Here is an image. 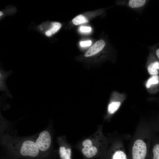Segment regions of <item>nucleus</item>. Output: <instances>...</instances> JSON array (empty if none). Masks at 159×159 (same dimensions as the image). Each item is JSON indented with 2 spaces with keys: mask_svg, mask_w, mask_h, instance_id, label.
Wrapping results in <instances>:
<instances>
[{
  "mask_svg": "<svg viewBox=\"0 0 159 159\" xmlns=\"http://www.w3.org/2000/svg\"><path fill=\"white\" fill-rule=\"evenodd\" d=\"M19 152L22 156L34 158L38 155L40 151L34 141L28 140L22 142Z\"/></svg>",
  "mask_w": 159,
  "mask_h": 159,
  "instance_id": "nucleus-1",
  "label": "nucleus"
},
{
  "mask_svg": "<svg viewBox=\"0 0 159 159\" xmlns=\"http://www.w3.org/2000/svg\"><path fill=\"white\" fill-rule=\"evenodd\" d=\"M40 151L45 152L50 148L51 143V138L49 132L44 130L41 132L34 141Z\"/></svg>",
  "mask_w": 159,
  "mask_h": 159,
  "instance_id": "nucleus-2",
  "label": "nucleus"
},
{
  "mask_svg": "<svg viewBox=\"0 0 159 159\" xmlns=\"http://www.w3.org/2000/svg\"><path fill=\"white\" fill-rule=\"evenodd\" d=\"M146 153L147 147L145 143L141 140H137L132 148V159H144Z\"/></svg>",
  "mask_w": 159,
  "mask_h": 159,
  "instance_id": "nucleus-3",
  "label": "nucleus"
},
{
  "mask_svg": "<svg viewBox=\"0 0 159 159\" xmlns=\"http://www.w3.org/2000/svg\"><path fill=\"white\" fill-rule=\"evenodd\" d=\"M149 1L147 0H120L117 1V4L139 11H141L144 8Z\"/></svg>",
  "mask_w": 159,
  "mask_h": 159,
  "instance_id": "nucleus-4",
  "label": "nucleus"
},
{
  "mask_svg": "<svg viewBox=\"0 0 159 159\" xmlns=\"http://www.w3.org/2000/svg\"><path fill=\"white\" fill-rule=\"evenodd\" d=\"M13 72L12 70L5 72L1 68L0 70V90L6 93V95L11 98L13 97L6 85V80L7 78Z\"/></svg>",
  "mask_w": 159,
  "mask_h": 159,
  "instance_id": "nucleus-5",
  "label": "nucleus"
},
{
  "mask_svg": "<svg viewBox=\"0 0 159 159\" xmlns=\"http://www.w3.org/2000/svg\"><path fill=\"white\" fill-rule=\"evenodd\" d=\"M106 44V42L103 39H101L97 41L86 51L84 56L87 57L95 55L102 51L105 47Z\"/></svg>",
  "mask_w": 159,
  "mask_h": 159,
  "instance_id": "nucleus-6",
  "label": "nucleus"
},
{
  "mask_svg": "<svg viewBox=\"0 0 159 159\" xmlns=\"http://www.w3.org/2000/svg\"><path fill=\"white\" fill-rule=\"evenodd\" d=\"M111 100L108 105L107 112L110 115L114 113L118 109L121 105V102L115 100L113 94L112 95Z\"/></svg>",
  "mask_w": 159,
  "mask_h": 159,
  "instance_id": "nucleus-7",
  "label": "nucleus"
},
{
  "mask_svg": "<svg viewBox=\"0 0 159 159\" xmlns=\"http://www.w3.org/2000/svg\"><path fill=\"white\" fill-rule=\"evenodd\" d=\"M98 149L94 144L87 148L83 147L82 149V152L83 155L87 158H92L97 154Z\"/></svg>",
  "mask_w": 159,
  "mask_h": 159,
  "instance_id": "nucleus-8",
  "label": "nucleus"
},
{
  "mask_svg": "<svg viewBox=\"0 0 159 159\" xmlns=\"http://www.w3.org/2000/svg\"><path fill=\"white\" fill-rule=\"evenodd\" d=\"M147 70L150 74L157 75L159 70V61L155 60L150 62L148 65Z\"/></svg>",
  "mask_w": 159,
  "mask_h": 159,
  "instance_id": "nucleus-9",
  "label": "nucleus"
},
{
  "mask_svg": "<svg viewBox=\"0 0 159 159\" xmlns=\"http://www.w3.org/2000/svg\"><path fill=\"white\" fill-rule=\"evenodd\" d=\"M71 150L69 148L61 146L59 148V153L61 159H71Z\"/></svg>",
  "mask_w": 159,
  "mask_h": 159,
  "instance_id": "nucleus-10",
  "label": "nucleus"
},
{
  "mask_svg": "<svg viewBox=\"0 0 159 159\" xmlns=\"http://www.w3.org/2000/svg\"><path fill=\"white\" fill-rule=\"evenodd\" d=\"M52 26L47 31L46 35L48 37H50L53 34L57 32L61 27V24L58 22H54L52 23Z\"/></svg>",
  "mask_w": 159,
  "mask_h": 159,
  "instance_id": "nucleus-11",
  "label": "nucleus"
},
{
  "mask_svg": "<svg viewBox=\"0 0 159 159\" xmlns=\"http://www.w3.org/2000/svg\"><path fill=\"white\" fill-rule=\"evenodd\" d=\"M159 82V77L158 75H152L147 81L146 87L149 88L153 85L158 84Z\"/></svg>",
  "mask_w": 159,
  "mask_h": 159,
  "instance_id": "nucleus-12",
  "label": "nucleus"
},
{
  "mask_svg": "<svg viewBox=\"0 0 159 159\" xmlns=\"http://www.w3.org/2000/svg\"><path fill=\"white\" fill-rule=\"evenodd\" d=\"M73 23L75 25H78L87 22L88 21L87 19L83 15H79L72 20Z\"/></svg>",
  "mask_w": 159,
  "mask_h": 159,
  "instance_id": "nucleus-13",
  "label": "nucleus"
},
{
  "mask_svg": "<svg viewBox=\"0 0 159 159\" xmlns=\"http://www.w3.org/2000/svg\"><path fill=\"white\" fill-rule=\"evenodd\" d=\"M112 159H127L126 155L122 151L118 150L113 154Z\"/></svg>",
  "mask_w": 159,
  "mask_h": 159,
  "instance_id": "nucleus-14",
  "label": "nucleus"
},
{
  "mask_svg": "<svg viewBox=\"0 0 159 159\" xmlns=\"http://www.w3.org/2000/svg\"><path fill=\"white\" fill-rule=\"evenodd\" d=\"M153 159H159V144L155 145L153 150Z\"/></svg>",
  "mask_w": 159,
  "mask_h": 159,
  "instance_id": "nucleus-15",
  "label": "nucleus"
},
{
  "mask_svg": "<svg viewBox=\"0 0 159 159\" xmlns=\"http://www.w3.org/2000/svg\"><path fill=\"white\" fill-rule=\"evenodd\" d=\"M150 48L154 51L156 57L159 60V43L152 46Z\"/></svg>",
  "mask_w": 159,
  "mask_h": 159,
  "instance_id": "nucleus-16",
  "label": "nucleus"
},
{
  "mask_svg": "<svg viewBox=\"0 0 159 159\" xmlns=\"http://www.w3.org/2000/svg\"><path fill=\"white\" fill-rule=\"evenodd\" d=\"M80 32H89L91 31V28L90 27L81 26L80 27Z\"/></svg>",
  "mask_w": 159,
  "mask_h": 159,
  "instance_id": "nucleus-17",
  "label": "nucleus"
},
{
  "mask_svg": "<svg viewBox=\"0 0 159 159\" xmlns=\"http://www.w3.org/2000/svg\"><path fill=\"white\" fill-rule=\"evenodd\" d=\"M91 44L92 41L90 40L82 41L80 43L81 46L82 47L90 46Z\"/></svg>",
  "mask_w": 159,
  "mask_h": 159,
  "instance_id": "nucleus-18",
  "label": "nucleus"
},
{
  "mask_svg": "<svg viewBox=\"0 0 159 159\" xmlns=\"http://www.w3.org/2000/svg\"><path fill=\"white\" fill-rule=\"evenodd\" d=\"M2 14H3L2 12V11H0V16H2Z\"/></svg>",
  "mask_w": 159,
  "mask_h": 159,
  "instance_id": "nucleus-19",
  "label": "nucleus"
}]
</instances>
